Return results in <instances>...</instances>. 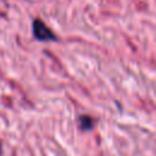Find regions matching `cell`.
Returning a JSON list of instances; mask_svg holds the SVG:
<instances>
[{
    "instance_id": "obj_2",
    "label": "cell",
    "mask_w": 156,
    "mask_h": 156,
    "mask_svg": "<svg viewBox=\"0 0 156 156\" xmlns=\"http://www.w3.org/2000/svg\"><path fill=\"white\" fill-rule=\"evenodd\" d=\"M78 121H79V128H80L82 130H90V129L94 128L95 121H94L90 116H85V115H83V116L79 117Z\"/></svg>"
},
{
    "instance_id": "obj_3",
    "label": "cell",
    "mask_w": 156,
    "mask_h": 156,
    "mask_svg": "<svg viewBox=\"0 0 156 156\" xmlns=\"http://www.w3.org/2000/svg\"><path fill=\"white\" fill-rule=\"evenodd\" d=\"M0 152H1V145H0Z\"/></svg>"
},
{
    "instance_id": "obj_1",
    "label": "cell",
    "mask_w": 156,
    "mask_h": 156,
    "mask_svg": "<svg viewBox=\"0 0 156 156\" xmlns=\"http://www.w3.org/2000/svg\"><path fill=\"white\" fill-rule=\"evenodd\" d=\"M33 35L35 37V39H38L40 41H52V40H56V35L39 18L33 21Z\"/></svg>"
}]
</instances>
